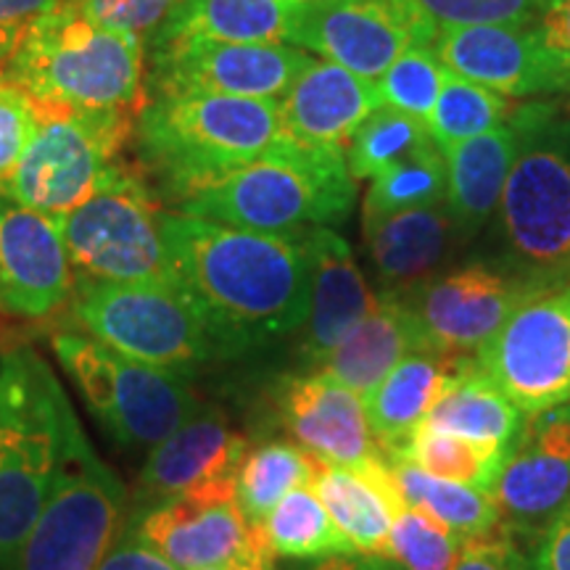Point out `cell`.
<instances>
[{
	"label": "cell",
	"mask_w": 570,
	"mask_h": 570,
	"mask_svg": "<svg viewBox=\"0 0 570 570\" xmlns=\"http://www.w3.org/2000/svg\"><path fill=\"white\" fill-rule=\"evenodd\" d=\"M177 285L194 298L219 356H238L302 331L309 315L304 233H256L190 214H159Z\"/></svg>",
	"instance_id": "cell-1"
},
{
	"label": "cell",
	"mask_w": 570,
	"mask_h": 570,
	"mask_svg": "<svg viewBox=\"0 0 570 570\" xmlns=\"http://www.w3.org/2000/svg\"><path fill=\"white\" fill-rule=\"evenodd\" d=\"M291 138L281 104L262 98L161 92L142 98L132 127L140 173L167 206L198 183L233 173Z\"/></svg>",
	"instance_id": "cell-2"
},
{
	"label": "cell",
	"mask_w": 570,
	"mask_h": 570,
	"mask_svg": "<svg viewBox=\"0 0 570 570\" xmlns=\"http://www.w3.org/2000/svg\"><path fill=\"white\" fill-rule=\"evenodd\" d=\"M82 441L51 365L30 346L0 354V558L11 568Z\"/></svg>",
	"instance_id": "cell-3"
},
{
	"label": "cell",
	"mask_w": 570,
	"mask_h": 570,
	"mask_svg": "<svg viewBox=\"0 0 570 570\" xmlns=\"http://www.w3.org/2000/svg\"><path fill=\"white\" fill-rule=\"evenodd\" d=\"M356 202V180L344 151L288 140L188 188L167 209L256 233H304L346 223Z\"/></svg>",
	"instance_id": "cell-4"
},
{
	"label": "cell",
	"mask_w": 570,
	"mask_h": 570,
	"mask_svg": "<svg viewBox=\"0 0 570 570\" xmlns=\"http://www.w3.org/2000/svg\"><path fill=\"white\" fill-rule=\"evenodd\" d=\"M32 104L138 114L146 82V46L114 32L61 0L40 17L0 69Z\"/></svg>",
	"instance_id": "cell-5"
},
{
	"label": "cell",
	"mask_w": 570,
	"mask_h": 570,
	"mask_svg": "<svg viewBox=\"0 0 570 570\" xmlns=\"http://www.w3.org/2000/svg\"><path fill=\"white\" fill-rule=\"evenodd\" d=\"M512 273L533 283H570V122L531 104V130L497 206Z\"/></svg>",
	"instance_id": "cell-6"
},
{
	"label": "cell",
	"mask_w": 570,
	"mask_h": 570,
	"mask_svg": "<svg viewBox=\"0 0 570 570\" xmlns=\"http://www.w3.org/2000/svg\"><path fill=\"white\" fill-rule=\"evenodd\" d=\"M51 344L90 415L130 452H151L204 410L185 375L130 360L88 333H56Z\"/></svg>",
	"instance_id": "cell-7"
},
{
	"label": "cell",
	"mask_w": 570,
	"mask_h": 570,
	"mask_svg": "<svg viewBox=\"0 0 570 570\" xmlns=\"http://www.w3.org/2000/svg\"><path fill=\"white\" fill-rule=\"evenodd\" d=\"M32 140L0 190L27 209L61 219L88 202L122 161L135 114L63 104H32Z\"/></svg>",
	"instance_id": "cell-8"
},
{
	"label": "cell",
	"mask_w": 570,
	"mask_h": 570,
	"mask_svg": "<svg viewBox=\"0 0 570 570\" xmlns=\"http://www.w3.org/2000/svg\"><path fill=\"white\" fill-rule=\"evenodd\" d=\"M71 317L114 352L185 377L219 356L202 309L180 285L75 277Z\"/></svg>",
	"instance_id": "cell-9"
},
{
	"label": "cell",
	"mask_w": 570,
	"mask_h": 570,
	"mask_svg": "<svg viewBox=\"0 0 570 570\" xmlns=\"http://www.w3.org/2000/svg\"><path fill=\"white\" fill-rule=\"evenodd\" d=\"M161 206L146 175L119 161L88 202L59 219L75 277L177 285L161 235Z\"/></svg>",
	"instance_id": "cell-10"
},
{
	"label": "cell",
	"mask_w": 570,
	"mask_h": 570,
	"mask_svg": "<svg viewBox=\"0 0 570 570\" xmlns=\"http://www.w3.org/2000/svg\"><path fill=\"white\" fill-rule=\"evenodd\" d=\"M130 497L85 439L35 520L13 570H98L122 537Z\"/></svg>",
	"instance_id": "cell-11"
},
{
	"label": "cell",
	"mask_w": 570,
	"mask_h": 570,
	"mask_svg": "<svg viewBox=\"0 0 570 570\" xmlns=\"http://www.w3.org/2000/svg\"><path fill=\"white\" fill-rule=\"evenodd\" d=\"M473 360L523 415L570 404V283L531 291Z\"/></svg>",
	"instance_id": "cell-12"
},
{
	"label": "cell",
	"mask_w": 570,
	"mask_h": 570,
	"mask_svg": "<svg viewBox=\"0 0 570 570\" xmlns=\"http://www.w3.org/2000/svg\"><path fill=\"white\" fill-rule=\"evenodd\" d=\"M309 61L312 53L298 46L198 38L151 42L146 46L142 98L161 92H204L281 101Z\"/></svg>",
	"instance_id": "cell-13"
},
{
	"label": "cell",
	"mask_w": 570,
	"mask_h": 570,
	"mask_svg": "<svg viewBox=\"0 0 570 570\" xmlns=\"http://www.w3.org/2000/svg\"><path fill=\"white\" fill-rule=\"evenodd\" d=\"M431 48L452 75L504 98L570 92V56L544 40L537 21L439 27Z\"/></svg>",
	"instance_id": "cell-14"
},
{
	"label": "cell",
	"mask_w": 570,
	"mask_h": 570,
	"mask_svg": "<svg viewBox=\"0 0 570 570\" xmlns=\"http://www.w3.org/2000/svg\"><path fill=\"white\" fill-rule=\"evenodd\" d=\"M439 27L407 0H325L304 6L294 46L377 82L412 46H433Z\"/></svg>",
	"instance_id": "cell-15"
},
{
	"label": "cell",
	"mask_w": 570,
	"mask_h": 570,
	"mask_svg": "<svg viewBox=\"0 0 570 570\" xmlns=\"http://www.w3.org/2000/svg\"><path fill=\"white\" fill-rule=\"evenodd\" d=\"M246 449V439L217 412L202 410L148 452L127 515L175 499L206 508L235 502Z\"/></svg>",
	"instance_id": "cell-16"
},
{
	"label": "cell",
	"mask_w": 570,
	"mask_h": 570,
	"mask_svg": "<svg viewBox=\"0 0 570 570\" xmlns=\"http://www.w3.org/2000/svg\"><path fill=\"white\" fill-rule=\"evenodd\" d=\"M539 285L518 273L468 265L433 275L404 298L412 306L423 348L444 356H473Z\"/></svg>",
	"instance_id": "cell-17"
},
{
	"label": "cell",
	"mask_w": 570,
	"mask_h": 570,
	"mask_svg": "<svg viewBox=\"0 0 570 570\" xmlns=\"http://www.w3.org/2000/svg\"><path fill=\"white\" fill-rule=\"evenodd\" d=\"M499 525L537 541L570 504V404L525 415L494 491Z\"/></svg>",
	"instance_id": "cell-18"
},
{
	"label": "cell",
	"mask_w": 570,
	"mask_h": 570,
	"mask_svg": "<svg viewBox=\"0 0 570 570\" xmlns=\"http://www.w3.org/2000/svg\"><path fill=\"white\" fill-rule=\"evenodd\" d=\"M75 269L59 219L0 190V309L42 320L71 298Z\"/></svg>",
	"instance_id": "cell-19"
},
{
	"label": "cell",
	"mask_w": 570,
	"mask_h": 570,
	"mask_svg": "<svg viewBox=\"0 0 570 570\" xmlns=\"http://www.w3.org/2000/svg\"><path fill=\"white\" fill-rule=\"evenodd\" d=\"M125 529L148 541L177 570L225 566L269 550L265 529L252 523L238 502L206 508L175 499L138 515H127Z\"/></svg>",
	"instance_id": "cell-20"
},
{
	"label": "cell",
	"mask_w": 570,
	"mask_h": 570,
	"mask_svg": "<svg viewBox=\"0 0 570 570\" xmlns=\"http://www.w3.org/2000/svg\"><path fill=\"white\" fill-rule=\"evenodd\" d=\"M277 412L298 446L327 462L360 468L386 458L370 431L365 399L320 370L288 377Z\"/></svg>",
	"instance_id": "cell-21"
},
{
	"label": "cell",
	"mask_w": 570,
	"mask_h": 570,
	"mask_svg": "<svg viewBox=\"0 0 570 570\" xmlns=\"http://www.w3.org/2000/svg\"><path fill=\"white\" fill-rule=\"evenodd\" d=\"M304 235L309 248V315L302 354L306 367L315 370L365 320L377 294L336 230L312 227Z\"/></svg>",
	"instance_id": "cell-22"
},
{
	"label": "cell",
	"mask_w": 570,
	"mask_h": 570,
	"mask_svg": "<svg viewBox=\"0 0 570 570\" xmlns=\"http://www.w3.org/2000/svg\"><path fill=\"white\" fill-rule=\"evenodd\" d=\"M285 130L317 148L344 151L370 114L383 106L377 82L338 63L312 59L281 98Z\"/></svg>",
	"instance_id": "cell-23"
},
{
	"label": "cell",
	"mask_w": 570,
	"mask_h": 570,
	"mask_svg": "<svg viewBox=\"0 0 570 570\" xmlns=\"http://www.w3.org/2000/svg\"><path fill=\"white\" fill-rule=\"evenodd\" d=\"M309 487L354 550L389 558L394 518L407 504L391 475L389 460L381 458L367 465L348 468L309 452Z\"/></svg>",
	"instance_id": "cell-24"
},
{
	"label": "cell",
	"mask_w": 570,
	"mask_h": 570,
	"mask_svg": "<svg viewBox=\"0 0 570 570\" xmlns=\"http://www.w3.org/2000/svg\"><path fill=\"white\" fill-rule=\"evenodd\" d=\"M531 130V104L494 130L446 148V209L460 233H475L497 214L504 183Z\"/></svg>",
	"instance_id": "cell-25"
},
{
	"label": "cell",
	"mask_w": 570,
	"mask_h": 570,
	"mask_svg": "<svg viewBox=\"0 0 570 570\" xmlns=\"http://www.w3.org/2000/svg\"><path fill=\"white\" fill-rule=\"evenodd\" d=\"M370 262L383 294L407 296L431 281L452 248L458 225L444 204L362 217Z\"/></svg>",
	"instance_id": "cell-26"
},
{
	"label": "cell",
	"mask_w": 570,
	"mask_h": 570,
	"mask_svg": "<svg viewBox=\"0 0 570 570\" xmlns=\"http://www.w3.org/2000/svg\"><path fill=\"white\" fill-rule=\"evenodd\" d=\"M417 348H423V341L407 298L377 294L365 320L315 370L367 399L377 383Z\"/></svg>",
	"instance_id": "cell-27"
},
{
	"label": "cell",
	"mask_w": 570,
	"mask_h": 570,
	"mask_svg": "<svg viewBox=\"0 0 570 570\" xmlns=\"http://www.w3.org/2000/svg\"><path fill=\"white\" fill-rule=\"evenodd\" d=\"M465 360L468 356H444L417 348L377 383V389L365 399V410L370 431L383 454L396 452L425 423Z\"/></svg>",
	"instance_id": "cell-28"
},
{
	"label": "cell",
	"mask_w": 570,
	"mask_h": 570,
	"mask_svg": "<svg viewBox=\"0 0 570 570\" xmlns=\"http://www.w3.org/2000/svg\"><path fill=\"white\" fill-rule=\"evenodd\" d=\"M304 6L291 0H180L173 17L148 40H219L294 46Z\"/></svg>",
	"instance_id": "cell-29"
},
{
	"label": "cell",
	"mask_w": 570,
	"mask_h": 570,
	"mask_svg": "<svg viewBox=\"0 0 570 570\" xmlns=\"http://www.w3.org/2000/svg\"><path fill=\"white\" fill-rule=\"evenodd\" d=\"M523 423V412L481 373L473 356H468L454 383L439 399L423 425L483 441V444L510 446Z\"/></svg>",
	"instance_id": "cell-30"
},
{
	"label": "cell",
	"mask_w": 570,
	"mask_h": 570,
	"mask_svg": "<svg viewBox=\"0 0 570 570\" xmlns=\"http://www.w3.org/2000/svg\"><path fill=\"white\" fill-rule=\"evenodd\" d=\"M386 460L404 502L439 520L454 537L465 541L499 529L494 494L428 475L425 470L412 465L410 460L399 458V454H386Z\"/></svg>",
	"instance_id": "cell-31"
},
{
	"label": "cell",
	"mask_w": 570,
	"mask_h": 570,
	"mask_svg": "<svg viewBox=\"0 0 570 570\" xmlns=\"http://www.w3.org/2000/svg\"><path fill=\"white\" fill-rule=\"evenodd\" d=\"M508 452L510 446L483 444V441L458 436V433L420 425L396 452L386 454H399V458L410 460L412 465L425 470L428 475L489 491L491 494L499 475H502Z\"/></svg>",
	"instance_id": "cell-32"
},
{
	"label": "cell",
	"mask_w": 570,
	"mask_h": 570,
	"mask_svg": "<svg viewBox=\"0 0 570 570\" xmlns=\"http://www.w3.org/2000/svg\"><path fill=\"white\" fill-rule=\"evenodd\" d=\"M262 529L275 558L325 560L336 554H360L327 515L309 483L288 491L265 518Z\"/></svg>",
	"instance_id": "cell-33"
},
{
	"label": "cell",
	"mask_w": 570,
	"mask_h": 570,
	"mask_svg": "<svg viewBox=\"0 0 570 570\" xmlns=\"http://www.w3.org/2000/svg\"><path fill=\"white\" fill-rule=\"evenodd\" d=\"M312 479L309 452L288 441L248 446L238 470L235 502L252 523L262 525L281 499Z\"/></svg>",
	"instance_id": "cell-34"
},
{
	"label": "cell",
	"mask_w": 570,
	"mask_h": 570,
	"mask_svg": "<svg viewBox=\"0 0 570 570\" xmlns=\"http://www.w3.org/2000/svg\"><path fill=\"white\" fill-rule=\"evenodd\" d=\"M518 106L510 104V98L465 80V77L444 71L436 104H433L431 117H428L425 130L433 146L441 151L465 142L475 135H483L494 127L504 125L512 117Z\"/></svg>",
	"instance_id": "cell-35"
},
{
	"label": "cell",
	"mask_w": 570,
	"mask_h": 570,
	"mask_svg": "<svg viewBox=\"0 0 570 570\" xmlns=\"http://www.w3.org/2000/svg\"><path fill=\"white\" fill-rule=\"evenodd\" d=\"M446 202V161L439 146L428 140L407 159L391 164L370 180L362 217H383L420 206Z\"/></svg>",
	"instance_id": "cell-36"
},
{
	"label": "cell",
	"mask_w": 570,
	"mask_h": 570,
	"mask_svg": "<svg viewBox=\"0 0 570 570\" xmlns=\"http://www.w3.org/2000/svg\"><path fill=\"white\" fill-rule=\"evenodd\" d=\"M428 140L431 138H428L425 122L381 106L354 132L346 148V167L354 180H373L377 173L407 159Z\"/></svg>",
	"instance_id": "cell-37"
},
{
	"label": "cell",
	"mask_w": 570,
	"mask_h": 570,
	"mask_svg": "<svg viewBox=\"0 0 570 570\" xmlns=\"http://www.w3.org/2000/svg\"><path fill=\"white\" fill-rule=\"evenodd\" d=\"M444 63L433 53L431 46H412L391 63L386 75L377 80L383 106L428 122L436 104Z\"/></svg>",
	"instance_id": "cell-38"
},
{
	"label": "cell",
	"mask_w": 570,
	"mask_h": 570,
	"mask_svg": "<svg viewBox=\"0 0 570 570\" xmlns=\"http://www.w3.org/2000/svg\"><path fill=\"white\" fill-rule=\"evenodd\" d=\"M462 539L410 504L396 512L389 558L399 570H452Z\"/></svg>",
	"instance_id": "cell-39"
},
{
	"label": "cell",
	"mask_w": 570,
	"mask_h": 570,
	"mask_svg": "<svg viewBox=\"0 0 570 570\" xmlns=\"http://www.w3.org/2000/svg\"><path fill=\"white\" fill-rule=\"evenodd\" d=\"M407 3L431 24L460 27L533 21L544 0H407Z\"/></svg>",
	"instance_id": "cell-40"
},
{
	"label": "cell",
	"mask_w": 570,
	"mask_h": 570,
	"mask_svg": "<svg viewBox=\"0 0 570 570\" xmlns=\"http://www.w3.org/2000/svg\"><path fill=\"white\" fill-rule=\"evenodd\" d=\"M69 3L106 30L135 35L142 46H148L164 21L173 17L180 0H69Z\"/></svg>",
	"instance_id": "cell-41"
},
{
	"label": "cell",
	"mask_w": 570,
	"mask_h": 570,
	"mask_svg": "<svg viewBox=\"0 0 570 570\" xmlns=\"http://www.w3.org/2000/svg\"><path fill=\"white\" fill-rule=\"evenodd\" d=\"M35 132V109L17 85L0 77V185L13 175Z\"/></svg>",
	"instance_id": "cell-42"
},
{
	"label": "cell",
	"mask_w": 570,
	"mask_h": 570,
	"mask_svg": "<svg viewBox=\"0 0 570 570\" xmlns=\"http://www.w3.org/2000/svg\"><path fill=\"white\" fill-rule=\"evenodd\" d=\"M452 570H531L512 533L499 529L462 541Z\"/></svg>",
	"instance_id": "cell-43"
},
{
	"label": "cell",
	"mask_w": 570,
	"mask_h": 570,
	"mask_svg": "<svg viewBox=\"0 0 570 570\" xmlns=\"http://www.w3.org/2000/svg\"><path fill=\"white\" fill-rule=\"evenodd\" d=\"M59 3L61 0H0V69L6 67L35 21Z\"/></svg>",
	"instance_id": "cell-44"
},
{
	"label": "cell",
	"mask_w": 570,
	"mask_h": 570,
	"mask_svg": "<svg viewBox=\"0 0 570 570\" xmlns=\"http://www.w3.org/2000/svg\"><path fill=\"white\" fill-rule=\"evenodd\" d=\"M98 570H177L167 558H161L148 541H142L138 533L122 531V537L114 541V547L106 554Z\"/></svg>",
	"instance_id": "cell-45"
},
{
	"label": "cell",
	"mask_w": 570,
	"mask_h": 570,
	"mask_svg": "<svg viewBox=\"0 0 570 570\" xmlns=\"http://www.w3.org/2000/svg\"><path fill=\"white\" fill-rule=\"evenodd\" d=\"M531 570H570V504L533 541Z\"/></svg>",
	"instance_id": "cell-46"
},
{
	"label": "cell",
	"mask_w": 570,
	"mask_h": 570,
	"mask_svg": "<svg viewBox=\"0 0 570 570\" xmlns=\"http://www.w3.org/2000/svg\"><path fill=\"white\" fill-rule=\"evenodd\" d=\"M533 21L552 48L570 56V0H544Z\"/></svg>",
	"instance_id": "cell-47"
},
{
	"label": "cell",
	"mask_w": 570,
	"mask_h": 570,
	"mask_svg": "<svg viewBox=\"0 0 570 570\" xmlns=\"http://www.w3.org/2000/svg\"><path fill=\"white\" fill-rule=\"evenodd\" d=\"M302 570H399L394 560L377 554H336V558L315 560Z\"/></svg>",
	"instance_id": "cell-48"
},
{
	"label": "cell",
	"mask_w": 570,
	"mask_h": 570,
	"mask_svg": "<svg viewBox=\"0 0 570 570\" xmlns=\"http://www.w3.org/2000/svg\"><path fill=\"white\" fill-rule=\"evenodd\" d=\"M202 570H275V554L265 550L256 552L252 558L235 560V562H225V566H212V568H202Z\"/></svg>",
	"instance_id": "cell-49"
},
{
	"label": "cell",
	"mask_w": 570,
	"mask_h": 570,
	"mask_svg": "<svg viewBox=\"0 0 570 570\" xmlns=\"http://www.w3.org/2000/svg\"><path fill=\"white\" fill-rule=\"evenodd\" d=\"M291 3H298V6H315V3H325V0H291Z\"/></svg>",
	"instance_id": "cell-50"
},
{
	"label": "cell",
	"mask_w": 570,
	"mask_h": 570,
	"mask_svg": "<svg viewBox=\"0 0 570 570\" xmlns=\"http://www.w3.org/2000/svg\"><path fill=\"white\" fill-rule=\"evenodd\" d=\"M0 570H13L11 566H9V562H6L3 558H0Z\"/></svg>",
	"instance_id": "cell-51"
}]
</instances>
